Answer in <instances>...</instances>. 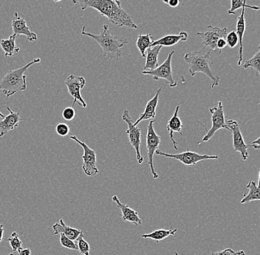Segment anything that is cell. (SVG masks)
<instances>
[{"label":"cell","mask_w":260,"mask_h":255,"mask_svg":"<svg viewBox=\"0 0 260 255\" xmlns=\"http://www.w3.org/2000/svg\"><path fill=\"white\" fill-rule=\"evenodd\" d=\"M180 106L177 105L175 108V112H174L173 116L170 118V120L168 121V124H167V131H169V134H170V137L171 140H172V143H173L174 149L175 150H178V143L175 140L174 138V133L178 132L180 135L182 136V128H183V123H182L181 120H180V117H179L178 112Z\"/></svg>","instance_id":"18"},{"label":"cell","mask_w":260,"mask_h":255,"mask_svg":"<svg viewBox=\"0 0 260 255\" xmlns=\"http://www.w3.org/2000/svg\"><path fill=\"white\" fill-rule=\"evenodd\" d=\"M174 54H175V51L172 50L169 53L167 59L164 61L161 65L157 66L153 70L142 71L143 74L152 76L154 80L155 81L162 79L170 85V87H176L178 83L174 79L172 68V58Z\"/></svg>","instance_id":"9"},{"label":"cell","mask_w":260,"mask_h":255,"mask_svg":"<svg viewBox=\"0 0 260 255\" xmlns=\"http://www.w3.org/2000/svg\"><path fill=\"white\" fill-rule=\"evenodd\" d=\"M211 255H245V251L243 250L235 251L232 248H228L220 251H214Z\"/></svg>","instance_id":"35"},{"label":"cell","mask_w":260,"mask_h":255,"mask_svg":"<svg viewBox=\"0 0 260 255\" xmlns=\"http://www.w3.org/2000/svg\"><path fill=\"white\" fill-rule=\"evenodd\" d=\"M154 39L152 34L146 33L145 35H138L137 41H136V47L139 50L142 58H145L146 51L148 48L152 47Z\"/></svg>","instance_id":"26"},{"label":"cell","mask_w":260,"mask_h":255,"mask_svg":"<svg viewBox=\"0 0 260 255\" xmlns=\"http://www.w3.org/2000/svg\"><path fill=\"white\" fill-rule=\"evenodd\" d=\"M14 34L16 35H24L27 37V41L32 42L38 40V37L35 32H32L27 25V22L23 18L19 16L17 12L14 13V19L11 22Z\"/></svg>","instance_id":"15"},{"label":"cell","mask_w":260,"mask_h":255,"mask_svg":"<svg viewBox=\"0 0 260 255\" xmlns=\"http://www.w3.org/2000/svg\"><path fill=\"white\" fill-rule=\"evenodd\" d=\"M154 154L157 156L167 157V158L175 159V160L180 161L183 165L186 166H194L198 162L203 160H217L219 158L218 156H210L207 154H199L194 152H190L187 150L186 152L179 153V154H167L157 149Z\"/></svg>","instance_id":"7"},{"label":"cell","mask_w":260,"mask_h":255,"mask_svg":"<svg viewBox=\"0 0 260 255\" xmlns=\"http://www.w3.org/2000/svg\"><path fill=\"white\" fill-rule=\"evenodd\" d=\"M246 187L249 190V193L248 194L243 195V198L240 201V204H244L251 202V201H259L260 199L259 185H257L255 181H250Z\"/></svg>","instance_id":"24"},{"label":"cell","mask_w":260,"mask_h":255,"mask_svg":"<svg viewBox=\"0 0 260 255\" xmlns=\"http://www.w3.org/2000/svg\"><path fill=\"white\" fill-rule=\"evenodd\" d=\"M161 91L162 87H160L156 92L155 95L149 101H148L144 112L140 115L139 118L133 123L135 126H137L141 122L144 121V120L154 119L156 116V108H157L159 101V96H160Z\"/></svg>","instance_id":"17"},{"label":"cell","mask_w":260,"mask_h":255,"mask_svg":"<svg viewBox=\"0 0 260 255\" xmlns=\"http://www.w3.org/2000/svg\"><path fill=\"white\" fill-rule=\"evenodd\" d=\"M53 2H55V3H58V2L62 1V0H53Z\"/></svg>","instance_id":"42"},{"label":"cell","mask_w":260,"mask_h":255,"mask_svg":"<svg viewBox=\"0 0 260 255\" xmlns=\"http://www.w3.org/2000/svg\"><path fill=\"white\" fill-rule=\"evenodd\" d=\"M7 110L9 115L6 116L0 112V137L15 129L19 126V123L23 120L21 118L19 112H14L9 107H7Z\"/></svg>","instance_id":"14"},{"label":"cell","mask_w":260,"mask_h":255,"mask_svg":"<svg viewBox=\"0 0 260 255\" xmlns=\"http://www.w3.org/2000/svg\"><path fill=\"white\" fill-rule=\"evenodd\" d=\"M56 131L58 135L66 136L70 134V127L68 124L64 123H58L56 126Z\"/></svg>","instance_id":"34"},{"label":"cell","mask_w":260,"mask_h":255,"mask_svg":"<svg viewBox=\"0 0 260 255\" xmlns=\"http://www.w3.org/2000/svg\"><path fill=\"white\" fill-rule=\"evenodd\" d=\"M229 30L226 27H213L209 25L206 27L203 32H198L196 35H200L202 39V43L205 48H209L210 51L220 54L217 48V42L219 39H225Z\"/></svg>","instance_id":"6"},{"label":"cell","mask_w":260,"mask_h":255,"mask_svg":"<svg viewBox=\"0 0 260 255\" xmlns=\"http://www.w3.org/2000/svg\"><path fill=\"white\" fill-rule=\"evenodd\" d=\"M162 3H165V4L168 5L169 2H170V0H162Z\"/></svg>","instance_id":"41"},{"label":"cell","mask_w":260,"mask_h":255,"mask_svg":"<svg viewBox=\"0 0 260 255\" xmlns=\"http://www.w3.org/2000/svg\"><path fill=\"white\" fill-rule=\"evenodd\" d=\"M53 231L55 235L62 233L64 234L67 238L72 240L77 239L78 237L83 232L81 230H77V229L66 225L62 219H60L59 222L53 224Z\"/></svg>","instance_id":"20"},{"label":"cell","mask_w":260,"mask_h":255,"mask_svg":"<svg viewBox=\"0 0 260 255\" xmlns=\"http://www.w3.org/2000/svg\"><path fill=\"white\" fill-rule=\"evenodd\" d=\"M112 200L117 204V207L121 209L122 220L123 222H130L136 226L142 224V220L140 218L138 213L136 210L132 209L126 204H122L117 196H113L112 197Z\"/></svg>","instance_id":"16"},{"label":"cell","mask_w":260,"mask_h":255,"mask_svg":"<svg viewBox=\"0 0 260 255\" xmlns=\"http://www.w3.org/2000/svg\"><path fill=\"white\" fill-rule=\"evenodd\" d=\"M8 241L9 242L10 246L14 252H17L18 250L22 248V241L16 232H12L11 236L8 238Z\"/></svg>","instance_id":"30"},{"label":"cell","mask_w":260,"mask_h":255,"mask_svg":"<svg viewBox=\"0 0 260 255\" xmlns=\"http://www.w3.org/2000/svg\"><path fill=\"white\" fill-rule=\"evenodd\" d=\"M85 27V26H83L81 33L95 40L102 48L103 56L107 58L109 61L112 59L118 61L121 58L123 53L121 51V48L128 43L127 39L113 35L110 31L108 24L102 26V31L99 35L86 32Z\"/></svg>","instance_id":"2"},{"label":"cell","mask_w":260,"mask_h":255,"mask_svg":"<svg viewBox=\"0 0 260 255\" xmlns=\"http://www.w3.org/2000/svg\"><path fill=\"white\" fill-rule=\"evenodd\" d=\"M70 138L78 144H80L81 147L84 150V154L82 155L83 165L82 169L84 173L87 176H94L99 173L97 168L96 152L94 149H90L85 142H81L75 135L70 136Z\"/></svg>","instance_id":"11"},{"label":"cell","mask_w":260,"mask_h":255,"mask_svg":"<svg viewBox=\"0 0 260 255\" xmlns=\"http://www.w3.org/2000/svg\"><path fill=\"white\" fill-rule=\"evenodd\" d=\"M61 116L63 119L67 121H72L76 116V110L73 108V107H67L63 110Z\"/></svg>","instance_id":"33"},{"label":"cell","mask_w":260,"mask_h":255,"mask_svg":"<svg viewBox=\"0 0 260 255\" xmlns=\"http://www.w3.org/2000/svg\"><path fill=\"white\" fill-rule=\"evenodd\" d=\"M188 34L186 32H180L176 35H167L159 40L154 41L152 46L160 45L161 47H172L179 42H186L188 40Z\"/></svg>","instance_id":"21"},{"label":"cell","mask_w":260,"mask_h":255,"mask_svg":"<svg viewBox=\"0 0 260 255\" xmlns=\"http://www.w3.org/2000/svg\"><path fill=\"white\" fill-rule=\"evenodd\" d=\"M209 111H210L211 115L212 126H211L210 129L206 131V134L203 136L201 142H208L209 139H211L214 136L217 131L222 129V128L229 131L227 126L226 117L225 116V114H224L223 105H222V102H217L214 106L209 108Z\"/></svg>","instance_id":"5"},{"label":"cell","mask_w":260,"mask_h":255,"mask_svg":"<svg viewBox=\"0 0 260 255\" xmlns=\"http://www.w3.org/2000/svg\"><path fill=\"white\" fill-rule=\"evenodd\" d=\"M162 47L160 45H156L148 48L146 52H147L146 58L145 66L144 67V71L153 70L159 66L158 56L160 54V50Z\"/></svg>","instance_id":"22"},{"label":"cell","mask_w":260,"mask_h":255,"mask_svg":"<svg viewBox=\"0 0 260 255\" xmlns=\"http://www.w3.org/2000/svg\"><path fill=\"white\" fill-rule=\"evenodd\" d=\"M122 119L126 122L128 128L126 131V134L129 137L130 144L134 148L136 153V157L138 164L141 165L144 162V157L141 155V128H138L133 125L134 121L130 118L129 112L128 110H124L122 114Z\"/></svg>","instance_id":"10"},{"label":"cell","mask_w":260,"mask_h":255,"mask_svg":"<svg viewBox=\"0 0 260 255\" xmlns=\"http://www.w3.org/2000/svg\"><path fill=\"white\" fill-rule=\"evenodd\" d=\"M226 123L229 131L233 134L234 151L240 153L243 160H248V157H249V154L248 152L249 144H247L244 141L243 136L242 135L238 123L236 120H227Z\"/></svg>","instance_id":"13"},{"label":"cell","mask_w":260,"mask_h":255,"mask_svg":"<svg viewBox=\"0 0 260 255\" xmlns=\"http://www.w3.org/2000/svg\"><path fill=\"white\" fill-rule=\"evenodd\" d=\"M177 232H178V229H175V230L170 229V230H157L151 232V233L142 234L141 237L144 238V239H152L157 242H160L168 238V237L171 236V235L173 236Z\"/></svg>","instance_id":"25"},{"label":"cell","mask_w":260,"mask_h":255,"mask_svg":"<svg viewBox=\"0 0 260 255\" xmlns=\"http://www.w3.org/2000/svg\"><path fill=\"white\" fill-rule=\"evenodd\" d=\"M3 236H4V227L3 224H0V243L3 241Z\"/></svg>","instance_id":"40"},{"label":"cell","mask_w":260,"mask_h":255,"mask_svg":"<svg viewBox=\"0 0 260 255\" xmlns=\"http://www.w3.org/2000/svg\"><path fill=\"white\" fill-rule=\"evenodd\" d=\"M17 35L13 34L6 40H0V46L5 53V57H12L16 53L20 51V48L16 45V40Z\"/></svg>","instance_id":"23"},{"label":"cell","mask_w":260,"mask_h":255,"mask_svg":"<svg viewBox=\"0 0 260 255\" xmlns=\"http://www.w3.org/2000/svg\"><path fill=\"white\" fill-rule=\"evenodd\" d=\"M175 255H179V254H178V253L175 252Z\"/></svg>","instance_id":"43"},{"label":"cell","mask_w":260,"mask_h":255,"mask_svg":"<svg viewBox=\"0 0 260 255\" xmlns=\"http://www.w3.org/2000/svg\"><path fill=\"white\" fill-rule=\"evenodd\" d=\"M155 120H152L149 122L147 128V134L146 136V145L147 149L148 165L150 167L151 173L154 178H158V174L154 168V154L157 149H159L161 138L157 135L154 129L153 124Z\"/></svg>","instance_id":"8"},{"label":"cell","mask_w":260,"mask_h":255,"mask_svg":"<svg viewBox=\"0 0 260 255\" xmlns=\"http://www.w3.org/2000/svg\"><path fill=\"white\" fill-rule=\"evenodd\" d=\"M227 43L225 39H219L217 42V48L219 52H222L224 48H226Z\"/></svg>","instance_id":"36"},{"label":"cell","mask_w":260,"mask_h":255,"mask_svg":"<svg viewBox=\"0 0 260 255\" xmlns=\"http://www.w3.org/2000/svg\"><path fill=\"white\" fill-rule=\"evenodd\" d=\"M203 48L201 51L190 52L186 53L183 59L188 65V72L194 77L198 72L203 73L209 78L211 81V89H214L219 84V77L212 72L210 67V50L204 51Z\"/></svg>","instance_id":"3"},{"label":"cell","mask_w":260,"mask_h":255,"mask_svg":"<svg viewBox=\"0 0 260 255\" xmlns=\"http://www.w3.org/2000/svg\"><path fill=\"white\" fill-rule=\"evenodd\" d=\"M232 5H231L230 9L228 11V14L230 15H236L235 11L240 9V8H248L253 11H259V8L258 6H249L246 4V0H231Z\"/></svg>","instance_id":"28"},{"label":"cell","mask_w":260,"mask_h":255,"mask_svg":"<svg viewBox=\"0 0 260 255\" xmlns=\"http://www.w3.org/2000/svg\"><path fill=\"white\" fill-rule=\"evenodd\" d=\"M171 8H177L180 6V0H170L168 3Z\"/></svg>","instance_id":"39"},{"label":"cell","mask_w":260,"mask_h":255,"mask_svg":"<svg viewBox=\"0 0 260 255\" xmlns=\"http://www.w3.org/2000/svg\"><path fill=\"white\" fill-rule=\"evenodd\" d=\"M64 84L68 88V93L73 98L72 107L74 106L75 104H78L83 108H86L87 104L81 95V90L86 84L85 79L82 76L70 75L64 81Z\"/></svg>","instance_id":"12"},{"label":"cell","mask_w":260,"mask_h":255,"mask_svg":"<svg viewBox=\"0 0 260 255\" xmlns=\"http://www.w3.org/2000/svg\"><path fill=\"white\" fill-rule=\"evenodd\" d=\"M60 243L62 247L68 248V249L78 250L77 245L75 243L74 240L67 238L62 233H60Z\"/></svg>","instance_id":"31"},{"label":"cell","mask_w":260,"mask_h":255,"mask_svg":"<svg viewBox=\"0 0 260 255\" xmlns=\"http://www.w3.org/2000/svg\"><path fill=\"white\" fill-rule=\"evenodd\" d=\"M8 255H14V254H8Z\"/></svg>","instance_id":"44"},{"label":"cell","mask_w":260,"mask_h":255,"mask_svg":"<svg viewBox=\"0 0 260 255\" xmlns=\"http://www.w3.org/2000/svg\"><path fill=\"white\" fill-rule=\"evenodd\" d=\"M243 67L245 69H248V68H252L254 71L256 76H259L260 75V46L258 47L256 53H255L254 56L252 57L251 59L247 60L245 64L243 65Z\"/></svg>","instance_id":"27"},{"label":"cell","mask_w":260,"mask_h":255,"mask_svg":"<svg viewBox=\"0 0 260 255\" xmlns=\"http://www.w3.org/2000/svg\"><path fill=\"white\" fill-rule=\"evenodd\" d=\"M259 140L260 137H258L256 140L253 141L251 144H249V147H252L254 149H256V150H259L260 149Z\"/></svg>","instance_id":"38"},{"label":"cell","mask_w":260,"mask_h":255,"mask_svg":"<svg viewBox=\"0 0 260 255\" xmlns=\"http://www.w3.org/2000/svg\"><path fill=\"white\" fill-rule=\"evenodd\" d=\"M73 4H79L82 11L93 8L101 15L108 19L110 23L118 27H126L138 30L137 24L133 22L132 16L121 7L119 0H71Z\"/></svg>","instance_id":"1"},{"label":"cell","mask_w":260,"mask_h":255,"mask_svg":"<svg viewBox=\"0 0 260 255\" xmlns=\"http://www.w3.org/2000/svg\"><path fill=\"white\" fill-rule=\"evenodd\" d=\"M225 41H226L227 46L229 48H235L237 46L239 40L235 30L228 32L226 37H225Z\"/></svg>","instance_id":"32"},{"label":"cell","mask_w":260,"mask_h":255,"mask_svg":"<svg viewBox=\"0 0 260 255\" xmlns=\"http://www.w3.org/2000/svg\"><path fill=\"white\" fill-rule=\"evenodd\" d=\"M40 62L41 58H37L22 67L10 70L3 77L0 78V91L3 92L7 98L18 92L25 91L27 89V76L24 73L32 65Z\"/></svg>","instance_id":"4"},{"label":"cell","mask_w":260,"mask_h":255,"mask_svg":"<svg viewBox=\"0 0 260 255\" xmlns=\"http://www.w3.org/2000/svg\"><path fill=\"white\" fill-rule=\"evenodd\" d=\"M241 14L237 18V26H236V33L238 37L239 43H240V48H239V57L237 64L240 66L243 62V39L244 33L245 31V8H242Z\"/></svg>","instance_id":"19"},{"label":"cell","mask_w":260,"mask_h":255,"mask_svg":"<svg viewBox=\"0 0 260 255\" xmlns=\"http://www.w3.org/2000/svg\"><path fill=\"white\" fill-rule=\"evenodd\" d=\"M18 254L19 255H30L31 254V251L30 248H19L17 251Z\"/></svg>","instance_id":"37"},{"label":"cell","mask_w":260,"mask_h":255,"mask_svg":"<svg viewBox=\"0 0 260 255\" xmlns=\"http://www.w3.org/2000/svg\"><path fill=\"white\" fill-rule=\"evenodd\" d=\"M76 240L77 241V244L76 245H77L78 250H79V253L82 255H89L90 246H89L88 242L84 240L83 232H81L80 235L78 237L77 239Z\"/></svg>","instance_id":"29"}]
</instances>
